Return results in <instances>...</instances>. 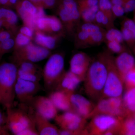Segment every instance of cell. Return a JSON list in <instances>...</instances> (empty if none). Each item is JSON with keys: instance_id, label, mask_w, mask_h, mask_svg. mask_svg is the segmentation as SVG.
I'll return each instance as SVG.
<instances>
[{"instance_id": "7a4b0ae2", "label": "cell", "mask_w": 135, "mask_h": 135, "mask_svg": "<svg viewBox=\"0 0 135 135\" xmlns=\"http://www.w3.org/2000/svg\"><path fill=\"white\" fill-rule=\"evenodd\" d=\"M17 71L13 63L0 64V104L6 109L14 105Z\"/></svg>"}, {"instance_id": "ba28073f", "label": "cell", "mask_w": 135, "mask_h": 135, "mask_svg": "<svg viewBox=\"0 0 135 135\" xmlns=\"http://www.w3.org/2000/svg\"><path fill=\"white\" fill-rule=\"evenodd\" d=\"M51 55L50 50L31 42L27 46L13 51L12 63L16 65L22 62H37Z\"/></svg>"}, {"instance_id": "9c48e42d", "label": "cell", "mask_w": 135, "mask_h": 135, "mask_svg": "<svg viewBox=\"0 0 135 135\" xmlns=\"http://www.w3.org/2000/svg\"><path fill=\"white\" fill-rule=\"evenodd\" d=\"M6 110V127L14 135H19L26 129L35 126L32 115L13 107Z\"/></svg>"}, {"instance_id": "f35d334b", "label": "cell", "mask_w": 135, "mask_h": 135, "mask_svg": "<svg viewBox=\"0 0 135 135\" xmlns=\"http://www.w3.org/2000/svg\"><path fill=\"white\" fill-rule=\"evenodd\" d=\"M12 38H15V36L11 32L4 28L0 29V42H2Z\"/></svg>"}, {"instance_id": "d6a6232c", "label": "cell", "mask_w": 135, "mask_h": 135, "mask_svg": "<svg viewBox=\"0 0 135 135\" xmlns=\"http://www.w3.org/2000/svg\"><path fill=\"white\" fill-rule=\"evenodd\" d=\"M18 69L27 72L40 73L38 66L34 63L22 62L16 65Z\"/></svg>"}, {"instance_id": "60d3db41", "label": "cell", "mask_w": 135, "mask_h": 135, "mask_svg": "<svg viewBox=\"0 0 135 135\" xmlns=\"http://www.w3.org/2000/svg\"><path fill=\"white\" fill-rule=\"evenodd\" d=\"M123 7L125 12H129L135 9V0H124Z\"/></svg>"}, {"instance_id": "d6986e66", "label": "cell", "mask_w": 135, "mask_h": 135, "mask_svg": "<svg viewBox=\"0 0 135 135\" xmlns=\"http://www.w3.org/2000/svg\"><path fill=\"white\" fill-rule=\"evenodd\" d=\"M64 35L62 33H47L35 29L33 40L37 45L51 50L56 47L58 41Z\"/></svg>"}, {"instance_id": "5bb4252c", "label": "cell", "mask_w": 135, "mask_h": 135, "mask_svg": "<svg viewBox=\"0 0 135 135\" xmlns=\"http://www.w3.org/2000/svg\"><path fill=\"white\" fill-rule=\"evenodd\" d=\"M48 34H64L65 32L62 22L55 16H45L39 18L36 22V29Z\"/></svg>"}, {"instance_id": "ee69618b", "label": "cell", "mask_w": 135, "mask_h": 135, "mask_svg": "<svg viewBox=\"0 0 135 135\" xmlns=\"http://www.w3.org/2000/svg\"><path fill=\"white\" fill-rule=\"evenodd\" d=\"M112 5H121L123 7L124 0H110Z\"/></svg>"}, {"instance_id": "f1b7e54d", "label": "cell", "mask_w": 135, "mask_h": 135, "mask_svg": "<svg viewBox=\"0 0 135 135\" xmlns=\"http://www.w3.org/2000/svg\"><path fill=\"white\" fill-rule=\"evenodd\" d=\"M17 77L25 80L39 83L42 77V73L27 72L18 69Z\"/></svg>"}, {"instance_id": "f5cc1de1", "label": "cell", "mask_w": 135, "mask_h": 135, "mask_svg": "<svg viewBox=\"0 0 135 135\" xmlns=\"http://www.w3.org/2000/svg\"></svg>"}, {"instance_id": "cb8c5ba5", "label": "cell", "mask_w": 135, "mask_h": 135, "mask_svg": "<svg viewBox=\"0 0 135 135\" xmlns=\"http://www.w3.org/2000/svg\"><path fill=\"white\" fill-rule=\"evenodd\" d=\"M122 99L126 117L133 116L135 114V87L127 89Z\"/></svg>"}, {"instance_id": "52a82bcc", "label": "cell", "mask_w": 135, "mask_h": 135, "mask_svg": "<svg viewBox=\"0 0 135 135\" xmlns=\"http://www.w3.org/2000/svg\"><path fill=\"white\" fill-rule=\"evenodd\" d=\"M57 12L65 32L70 35L75 33L81 20L77 1L59 0Z\"/></svg>"}, {"instance_id": "e0dca14e", "label": "cell", "mask_w": 135, "mask_h": 135, "mask_svg": "<svg viewBox=\"0 0 135 135\" xmlns=\"http://www.w3.org/2000/svg\"><path fill=\"white\" fill-rule=\"evenodd\" d=\"M73 111L82 118L88 119L95 105L83 96L79 94H72L70 97Z\"/></svg>"}, {"instance_id": "816d5d0a", "label": "cell", "mask_w": 135, "mask_h": 135, "mask_svg": "<svg viewBox=\"0 0 135 135\" xmlns=\"http://www.w3.org/2000/svg\"><path fill=\"white\" fill-rule=\"evenodd\" d=\"M0 44H1V42H0ZM0 55H2L1 54V49H0Z\"/></svg>"}, {"instance_id": "7c38bea8", "label": "cell", "mask_w": 135, "mask_h": 135, "mask_svg": "<svg viewBox=\"0 0 135 135\" xmlns=\"http://www.w3.org/2000/svg\"><path fill=\"white\" fill-rule=\"evenodd\" d=\"M41 86L38 82H32L17 78L15 95L18 101L23 104H30Z\"/></svg>"}, {"instance_id": "d4e9b609", "label": "cell", "mask_w": 135, "mask_h": 135, "mask_svg": "<svg viewBox=\"0 0 135 135\" xmlns=\"http://www.w3.org/2000/svg\"><path fill=\"white\" fill-rule=\"evenodd\" d=\"M123 40L132 44L135 42V23L130 19H127L123 22L122 28Z\"/></svg>"}, {"instance_id": "8992f818", "label": "cell", "mask_w": 135, "mask_h": 135, "mask_svg": "<svg viewBox=\"0 0 135 135\" xmlns=\"http://www.w3.org/2000/svg\"><path fill=\"white\" fill-rule=\"evenodd\" d=\"M64 58L60 53L50 56L42 71L44 86L47 90L53 91L65 71Z\"/></svg>"}, {"instance_id": "603a6c76", "label": "cell", "mask_w": 135, "mask_h": 135, "mask_svg": "<svg viewBox=\"0 0 135 135\" xmlns=\"http://www.w3.org/2000/svg\"><path fill=\"white\" fill-rule=\"evenodd\" d=\"M114 60L118 72L123 81L126 74L134 68V58L129 53L123 52L114 58Z\"/></svg>"}, {"instance_id": "8fae6325", "label": "cell", "mask_w": 135, "mask_h": 135, "mask_svg": "<svg viewBox=\"0 0 135 135\" xmlns=\"http://www.w3.org/2000/svg\"><path fill=\"white\" fill-rule=\"evenodd\" d=\"M15 8L23 25L34 31L36 29L37 20L46 15L44 9L42 7H36L28 0H19Z\"/></svg>"}, {"instance_id": "277c9868", "label": "cell", "mask_w": 135, "mask_h": 135, "mask_svg": "<svg viewBox=\"0 0 135 135\" xmlns=\"http://www.w3.org/2000/svg\"><path fill=\"white\" fill-rule=\"evenodd\" d=\"M86 127L89 135H119L123 118L98 114L91 118Z\"/></svg>"}, {"instance_id": "44dd1931", "label": "cell", "mask_w": 135, "mask_h": 135, "mask_svg": "<svg viewBox=\"0 0 135 135\" xmlns=\"http://www.w3.org/2000/svg\"><path fill=\"white\" fill-rule=\"evenodd\" d=\"M71 96L60 90H54L50 92L48 97L58 110L65 112L73 111Z\"/></svg>"}, {"instance_id": "2e32d148", "label": "cell", "mask_w": 135, "mask_h": 135, "mask_svg": "<svg viewBox=\"0 0 135 135\" xmlns=\"http://www.w3.org/2000/svg\"><path fill=\"white\" fill-rule=\"evenodd\" d=\"M101 27L94 23H83L77 27L75 34V45L78 48H84L89 46L90 36L92 33Z\"/></svg>"}, {"instance_id": "e575fe53", "label": "cell", "mask_w": 135, "mask_h": 135, "mask_svg": "<svg viewBox=\"0 0 135 135\" xmlns=\"http://www.w3.org/2000/svg\"><path fill=\"white\" fill-rule=\"evenodd\" d=\"M123 83L127 89L135 87V68L128 72L125 75Z\"/></svg>"}, {"instance_id": "8d00e7d4", "label": "cell", "mask_w": 135, "mask_h": 135, "mask_svg": "<svg viewBox=\"0 0 135 135\" xmlns=\"http://www.w3.org/2000/svg\"><path fill=\"white\" fill-rule=\"evenodd\" d=\"M18 32L29 37L32 40H33L35 31L31 27L23 25L18 28Z\"/></svg>"}, {"instance_id": "7402d4cb", "label": "cell", "mask_w": 135, "mask_h": 135, "mask_svg": "<svg viewBox=\"0 0 135 135\" xmlns=\"http://www.w3.org/2000/svg\"><path fill=\"white\" fill-rule=\"evenodd\" d=\"M0 19L5 22L4 28L11 32L15 36L19 28L17 13L9 8L0 6Z\"/></svg>"}, {"instance_id": "c3c4849f", "label": "cell", "mask_w": 135, "mask_h": 135, "mask_svg": "<svg viewBox=\"0 0 135 135\" xmlns=\"http://www.w3.org/2000/svg\"><path fill=\"white\" fill-rule=\"evenodd\" d=\"M5 26V22L2 20L0 19V29L4 28Z\"/></svg>"}, {"instance_id": "3957f363", "label": "cell", "mask_w": 135, "mask_h": 135, "mask_svg": "<svg viewBox=\"0 0 135 135\" xmlns=\"http://www.w3.org/2000/svg\"><path fill=\"white\" fill-rule=\"evenodd\" d=\"M104 54L107 67V75L100 99L122 97L124 83L116 67L114 58L107 52L104 53Z\"/></svg>"}, {"instance_id": "9a60e30c", "label": "cell", "mask_w": 135, "mask_h": 135, "mask_svg": "<svg viewBox=\"0 0 135 135\" xmlns=\"http://www.w3.org/2000/svg\"><path fill=\"white\" fill-rule=\"evenodd\" d=\"M91 63V59L87 54L78 52L74 55L70 60V71L83 82Z\"/></svg>"}, {"instance_id": "f546056e", "label": "cell", "mask_w": 135, "mask_h": 135, "mask_svg": "<svg viewBox=\"0 0 135 135\" xmlns=\"http://www.w3.org/2000/svg\"><path fill=\"white\" fill-rule=\"evenodd\" d=\"M105 41L106 42L116 41L122 43L123 41V39L121 31L114 28V27L106 30Z\"/></svg>"}, {"instance_id": "f6af8a7d", "label": "cell", "mask_w": 135, "mask_h": 135, "mask_svg": "<svg viewBox=\"0 0 135 135\" xmlns=\"http://www.w3.org/2000/svg\"><path fill=\"white\" fill-rule=\"evenodd\" d=\"M36 7H41L42 3L44 0H28Z\"/></svg>"}, {"instance_id": "30bf717a", "label": "cell", "mask_w": 135, "mask_h": 135, "mask_svg": "<svg viewBox=\"0 0 135 135\" xmlns=\"http://www.w3.org/2000/svg\"><path fill=\"white\" fill-rule=\"evenodd\" d=\"M98 114H106L125 118L126 112L122 97L102 98L98 101L88 119Z\"/></svg>"}, {"instance_id": "ac0fdd59", "label": "cell", "mask_w": 135, "mask_h": 135, "mask_svg": "<svg viewBox=\"0 0 135 135\" xmlns=\"http://www.w3.org/2000/svg\"><path fill=\"white\" fill-rule=\"evenodd\" d=\"M82 82L79 77L69 70L65 72L54 90H60L71 96L75 93V90Z\"/></svg>"}, {"instance_id": "d590c367", "label": "cell", "mask_w": 135, "mask_h": 135, "mask_svg": "<svg viewBox=\"0 0 135 135\" xmlns=\"http://www.w3.org/2000/svg\"><path fill=\"white\" fill-rule=\"evenodd\" d=\"M107 46L112 53L120 54L124 52V49L121 43L116 41L107 42Z\"/></svg>"}, {"instance_id": "5b68a950", "label": "cell", "mask_w": 135, "mask_h": 135, "mask_svg": "<svg viewBox=\"0 0 135 135\" xmlns=\"http://www.w3.org/2000/svg\"><path fill=\"white\" fill-rule=\"evenodd\" d=\"M60 128L59 135H89L86 119L72 111L57 114L54 119Z\"/></svg>"}, {"instance_id": "f907efd6", "label": "cell", "mask_w": 135, "mask_h": 135, "mask_svg": "<svg viewBox=\"0 0 135 135\" xmlns=\"http://www.w3.org/2000/svg\"><path fill=\"white\" fill-rule=\"evenodd\" d=\"M133 118H134V119L135 120V114H134V115H133Z\"/></svg>"}, {"instance_id": "4fadbf2b", "label": "cell", "mask_w": 135, "mask_h": 135, "mask_svg": "<svg viewBox=\"0 0 135 135\" xmlns=\"http://www.w3.org/2000/svg\"><path fill=\"white\" fill-rule=\"evenodd\" d=\"M29 105L35 112L50 120L54 119L58 114V110L49 97L35 96Z\"/></svg>"}, {"instance_id": "74e56055", "label": "cell", "mask_w": 135, "mask_h": 135, "mask_svg": "<svg viewBox=\"0 0 135 135\" xmlns=\"http://www.w3.org/2000/svg\"><path fill=\"white\" fill-rule=\"evenodd\" d=\"M77 2L78 7H90L98 5V0H78Z\"/></svg>"}, {"instance_id": "6da1fadb", "label": "cell", "mask_w": 135, "mask_h": 135, "mask_svg": "<svg viewBox=\"0 0 135 135\" xmlns=\"http://www.w3.org/2000/svg\"><path fill=\"white\" fill-rule=\"evenodd\" d=\"M107 75L104 53L91 63L84 80L85 93L93 101L101 99Z\"/></svg>"}, {"instance_id": "7bdbcfd3", "label": "cell", "mask_w": 135, "mask_h": 135, "mask_svg": "<svg viewBox=\"0 0 135 135\" xmlns=\"http://www.w3.org/2000/svg\"><path fill=\"white\" fill-rule=\"evenodd\" d=\"M5 122H6V118H4L0 108V135H9L7 131L3 126Z\"/></svg>"}, {"instance_id": "4316f807", "label": "cell", "mask_w": 135, "mask_h": 135, "mask_svg": "<svg viewBox=\"0 0 135 135\" xmlns=\"http://www.w3.org/2000/svg\"><path fill=\"white\" fill-rule=\"evenodd\" d=\"M114 20L107 16L101 11L98 10L96 15L94 23L105 30L114 27Z\"/></svg>"}, {"instance_id": "83f0119b", "label": "cell", "mask_w": 135, "mask_h": 135, "mask_svg": "<svg viewBox=\"0 0 135 135\" xmlns=\"http://www.w3.org/2000/svg\"><path fill=\"white\" fill-rule=\"evenodd\" d=\"M119 135H135V120L133 116L123 119Z\"/></svg>"}, {"instance_id": "bcb514c9", "label": "cell", "mask_w": 135, "mask_h": 135, "mask_svg": "<svg viewBox=\"0 0 135 135\" xmlns=\"http://www.w3.org/2000/svg\"><path fill=\"white\" fill-rule=\"evenodd\" d=\"M0 6L9 8V0H0Z\"/></svg>"}, {"instance_id": "7dc6e473", "label": "cell", "mask_w": 135, "mask_h": 135, "mask_svg": "<svg viewBox=\"0 0 135 135\" xmlns=\"http://www.w3.org/2000/svg\"><path fill=\"white\" fill-rule=\"evenodd\" d=\"M19 1V0H9V8H15V6Z\"/></svg>"}, {"instance_id": "ab89813d", "label": "cell", "mask_w": 135, "mask_h": 135, "mask_svg": "<svg viewBox=\"0 0 135 135\" xmlns=\"http://www.w3.org/2000/svg\"><path fill=\"white\" fill-rule=\"evenodd\" d=\"M113 14L114 18L116 17L122 16L125 13L123 6L118 5H112Z\"/></svg>"}, {"instance_id": "4dcf8cb0", "label": "cell", "mask_w": 135, "mask_h": 135, "mask_svg": "<svg viewBox=\"0 0 135 135\" xmlns=\"http://www.w3.org/2000/svg\"><path fill=\"white\" fill-rule=\"evenodd\" d=\"M15 45L13 51L27 46L32 42L31 39L17 32L15 36Z\"/></svg>"}, {"instance_id": "1f68e13d", "label": "cell", "mask_w": 135, "mask_h": 135, "mask_svg": "<svg viewBox=\"0 0 135 135\" xmlns=\"http://www.w3.org/2000/svg\"><path fill=\"white\" fill-rule=\"evenodd\" d=\"M98 6L99 10L114 20L112 10V5L110 0H98Z\"/></svg>"}, {"instance_id": "681fc988", "label": "cell", "mask_w": 135, "mask_h": 135, "mask_svg": "<svg viewBox=\"0 0 135 135\" xmlns=\"http://www.w3.org/2000/svg\"><path fill=\"white\" fill-rule=\"evenodd\" d=\"M3 57V56L1 55H0V63H1V60L2 59V57Z\"/></svg>"}, {"instance_id": "836d02e7", "label": "cell", "mask_w": 135, "mask_h": 135, "mask_svg": "<svg viewBox=\"0 0 135 135\" xmlns=\"http://www.w3.org/2000/svg\"><path fill=\"white\" fill-rule=\"evenodd\" d=\"M15 38H11L7 40L1 42L0 49L1 54L2 56L14 49L15 45Z\"/></svg>"}, {"instance_id": "ffe728a7", "label": "cell", "mask_w": 135, "mask_h": 135, "mask_svg": "<svg viewBox=\"0 0 135 135\" xmlns=\"http://www.w3.org/2000/svg\"><path fill=\"white\" fill-rule=\"evenodd\" d=\"M32 115L39 135H59V129L51 123L49 120L36 112Z\"/></svg>"}, {"instance_id": "b9f144b4", "label": "cell", "mask_w": 135, "mask_h": 135, "mask_svg": "<svg viewBox=\"0 0 135 135\" xmlns=\"http://www.w3.org/2000/svg\"><path fill=\"white\" fill-rule=\"evenodd\" d=\"M59 0H44L41 7L44 9H51L58 4Z\"/></svg>"}, {"instance_id": "484cf974", "label": "cell", "mask_w": 135, "mask_h": 135, "mask_svg": "<svg viewBox=\"0 0 135 135\" xmlns=\"http://www.w3.org/2000/svg\"><path fill=\"white\" fill-rule=\"evenodd\" d=\"M78 9L83 23H94L96 15L99 10L98 5L90 7H78Z\"/></svg>"}]
</instances>
